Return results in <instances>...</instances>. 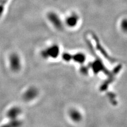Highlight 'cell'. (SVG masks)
I'll return each mask as SVG.
<instances>
[{
  "label": "cell",
  "mask_w": 127,
  "mask_h": 127,
  "mask_svg": "<svg viewBox=\"0 0 127 127\" xmlns=\"http://www.w3.org/2000/svg\"><path fill=\"white\" fill-rule=\"evenodd\" d=\"M21 113V110L18 107H13L7 111L6 116L7 118L11 120H14L17 119V117Z\"/></svg>",
  "instance_id": "6"
},
{
  "label": "cell",
  "mask_w": 127,
  "mask_h": 127,
  "mask_svg": "<svg viewBox=\"0 0 127 127\" xmlns=\"http://www.w3.org/2000/svg\"><path fill=\"white\" fill-rule=\"evenodd\" d=\"M20 125V123L16 120H12V121L6 125H3L1 127H19Z\"/></svg>",
  "instance_id": "8"
},
{
  "label": "cell",
  "mask_w": 127,
  "mask_h": 127,
  "mask_svg": "<svg viewBox=\"0 0 127 127\" xmlns=\"http://www.w3.org/2000/svg\"><path fill=\"white\" fill-rule=\"evenodd\" d=\"M48 17L49 20L56 28H61L62 27V21L56 14L51 12L48 14Z\"/></svg>",
  "instance_id": "5"
},
{
  "label": "cell",
  "mask_w": 127,
  "mask_h": 127,
  "mask_svg": "<svg viewBox=\"0 0 127 127\" xmlns=\"http://www.w3.org/2000/svg\"><path fill=\"white\" fill-rule=\"evenodd\" d=\"M59 49L58 46L56 45H53L46 49L42 51V55L45 57H50L51 58H56L59 54Z\"/></svg>",
  "instance_id": "2"
},
{
  "label": "cell",
  "mask_w": 127,
  "mask_h": 127,
  "mask_svg": "<svg viewBox=\"0 0 127 127\" xmlns=\"http://www.w3.org/2000/svg\"><path fill=\"white\" fill-rule=\"evenodd\" d=\"M38 95V90L34 87H30L23 94V98L26 101L32 100Z\"/></svg>",
  "instance_id": "4"
},
{
  "label": "cell",
  "mask_w": 127,
  "mask_h": 127,
  "mask_svg": "<svg viewBox=\"0 0 127 127\" xmlns=\"http://www.w3.org/2000/svg\"><path fill=\"white\" fill-rule=\"evenodd\" d=\"M70 118L75 122H79L82 119V115L78 111L75 109L71 110L69 112Z\"/></svg>",
  "instance_id": "7"
},
{
  "label": "cell",
  "mask_w": 127,
  "mask_h": 127,
  "mask_svg": "<svg viewBox=\"0 0 127 127\" xmlns=\"http://www.w3.org/2000/svg\"><path fill=\"white\" fill-rule=\"evenodd\" d=\"M10 65L12 70L18 71L21 68V60L18 55L17 54H12L10 56Z\"/></svg>",
  "instance_id": "1"
},
{
  "label": "cell",
  "mask_w": 127,
  "mask_h": 127,
  "mask_svg": "<svg viewBox=\"0 0 127 127\" xmlns=\"http://www.w3.org/2000/svg\"><path fill=\"white\" fill-rule=\"evenodd\" d=\"M79 21V17L76 13H71L67 16L65 20V23L67 27L74 28L76 27Z\"/></svg>",
  "instance_id": "3"
},
{
  "label": "cell",
  "mask_w": 127,
  "mask_h": 127,
  "mask_svg": "<svg viewBox=\"0 0 127 127\" xmlns=\"http://www.w3.org/2000/svg\"><path fill=\"white\" fill-rule=\"evenodd\" d=\"M74 59L77 62L82 63L85 61V56L82 54H78L75 56Z\"/></svg>",
  "instance_id": "9"
}]
</instances>
